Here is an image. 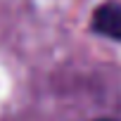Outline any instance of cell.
<instances>
[{
    "label": "cell",
    "mask_w": 121,
    "mask_h": 121,
    "mask_svg": "<svg viewBox=\"0 0 121 121\" xmlns=\"http://www.w3.org/2000/svg\"><path fill=\"white\" fill-rule=\"evenodd\" d=\"M93 29L107 38L121 40V5L119 3H104L93 14Z\"/></svg>",
    "instance_id": "6da1fadb"
},
{
    "label": "cell",
    "mask_w": 121,
    "mask_h": 121,
    "mask_svg": "<svg viewBox=\"0 0 121 121\" xmlns=\"http://www.w3.org/2000/svg\"><path fill=\"white\" fill-rule=\"evenodd\" d=\"M100 121H109V119H100Z\"/></svg>",
    "instance_id": "7a4b0ae2"
}]
</instances>
